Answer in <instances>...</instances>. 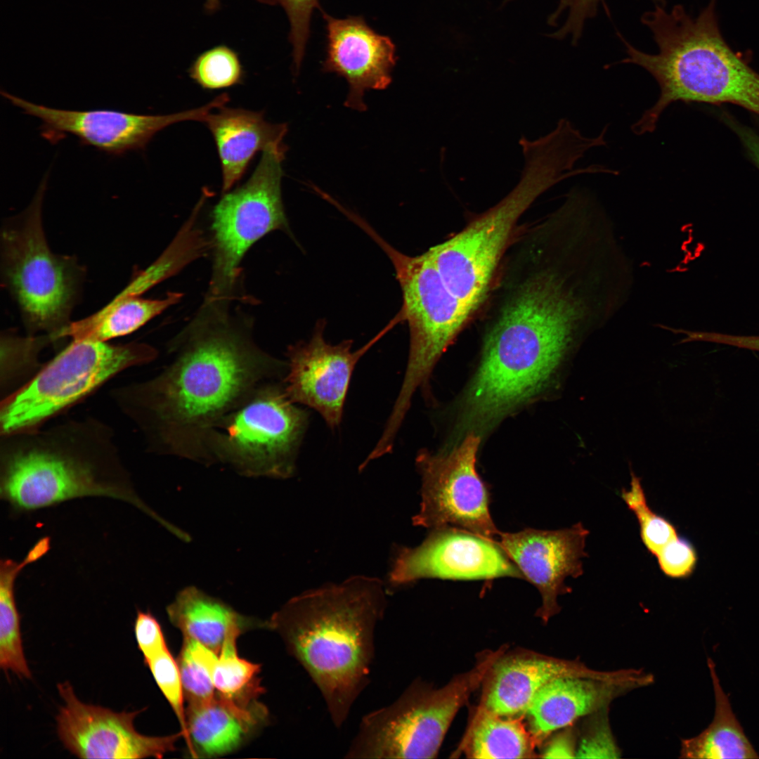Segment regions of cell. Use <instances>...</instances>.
<instances>
[{
  "mask_svg": "<svg viewBox=\"0 0 759 759\" xmlns=\"http://www.w3.org/2000/svg\"><path fill=\"white\" fill-rule=\"evenodd\" d=\"M623 306L609 271L590 258L558 254L522 283L487 334L463 423L483 428L544 390L562 363Z\"/></svg>",
  "mask_w": 759,
  "mask_h": 759,
  "instance_id": "cell-1",
  "label": "cell"
},
{
  "mask_svg": "<svg viewBox=\"0 0 759 759\" xmlns=\"http://www.w3.org/2000/svg\"><path fill=\"white\" fill-rule=\"evenodd\" d=\"M172 349L174 359L157 375L111 394L151 449L209 464L211 429L257 388L284 376L287 362L221 321L195 324Z\"/></svg>",
  "mask_w": 759,
  "mask_h": 759,
  "instance_id": "cell-2",
  "label": "cell"
},
{
  "mask_svg": "<svg viewBox=\"0 0 759 759\" xmlns=\"http://www.w3.org/2000/svg\"><path fill=\"white\" fill-rule=\"evenodd\" d=\"M386 605L382 581L356 576L294 597L266 624L318 688L337 727L369 681Z\"/></svg>",
  "mask_w": 759,
  "mask_h": 759,
  "instance_id": "cell-3",
  "label": "cell"
},
{
  "mask_svg": "<svg viewBox=\"0 0 759 759\" xmlns=\"http://www.w3.org/2000/svg\"><path fill=\"white\" fill-rule=\"evenodd\" d=\"M1 436L0 496L11 512L105 497L160 518L135 492L112 433L104 424L86 418Z\"/></svg>",
  "mask_w": 759,
  "mask_h": 759,
  "instance_id": "cell-4",
  "label": "cell"
},
{
  "mask_svg": "<svg viewBox=\"0 0 759 759\" xmlns=\"http://www.w3.org/2000/svg\"><path fill=\"white\" fill-rule=\"evenodd\" d=\"M716 0H711L697 17L682 5H654L644 12L641 22L651 31L656 53L640 51L621 39L626 57L619 63L633 64L648 72L657 82L660 94L631 126L636 135L652 133L666 109L673 103H729L759 115V74L745 63L724 41L716 20Z\"/></svg>",
  "mask_w": 759,
  "mask_h": 759,
  "instance_id": "cell-5",
  "label": "cell"
},
{
  "mask_svg": "<svg viewBox=\"0 0 759 759\" xmlns=\"http://www.w3.org/2000/svg\"><path fill=\"white\" fill-rule=\"evenodd\" d=\"M522 154L524 167L513 189L461 231L426 252L448 288L473 312L488 291L517 221L540 195L568 178L564 162L553 150L530 145Z\"/></svg>",
  "mask_w": 759,
  "mask_h": 759,
  "instance_id": "cell-6",
  "label": "cell"
},
{
  "mask_svg": "<svg viewBox=\"0 0 759 759\" xmlns=\"http://www.w3.org/2000/svg\"><path fill=\"white\" fill-rule=\"evenodd\" d=\"M47 176L28 207L2 226L1 274L27 335H50L56 342L72 322L86 270L73 256L55 254L48 247L41 216Z\"/></svg>",
  "mask_w": 759,
  "mask_h": 759,
  "instance_id": "cell-7",
  "label": "cell"
},
{
  "mask_svg": "<svg viewBox=\"0 0 759 759\" xmlns=\"http://www.w3.org/2000/svg\"><path fill=\"white\" fill-rule=\"evenodd\" d=\"M356 223L388 255L402 290L403 306L398 316L408 324L409 355L400 391L387 420L391 427L398 428L414 393L427 382L437 360L474 312L448 288L426 252L404 254L362 219Z\"/></svg>",
  "mask_w": 759,
  "mask_h": 759,
  "instance_id": "cell-8",
  "label": "cell"
},
{
  "mask_svg": "<svg viewBox=\"0 0 759 759\" xmlns=\"http://www.w3.org/2000/svg\"><path fill=\"white\" fill-rule=\"evenodd\" d=\"M492 653L444 687L411 684L391 704L362 718L348 758H433L458 710L498 659Z\"/></svg>",
  "mask_w": 759,
  "mask_h": 759,
  "instance_id": "cell-9",
  "label": "cell"
},
{
  "mask_svg": "<svg viewBox=\"0 0 759 759\" xmlns=\"http://www.w3.org/2000/svg\"><path fill=\"white\" fill-rule=\"evenodd\" d=\"M308 423L309 412L290 401L282 382L266 383L211 429L210 463L247 476L290 477Z\"/></svg>",
  "mask_w": 759,
  "mask_h": 759,
  "instance_id": "cell-10",
  "label": "cell"
},
{
  "mask_svg": "<svg viewBox=\"0 0 759 759\" xmlns=\"http://www.w3.org/2000/svg\"><path fill=\"white\" fill-rule=\"evenodd\" d=\"M157 351L145 343L72 342L27 382L1 403V435L39 427L119 372L152 361Z\"/></svg>",
  "mask_w": 759,
  "mask_h": 759,
  "instance_id": "cell-11",
  "label": "cell"
},
{
  "mask_svg": "<svg viewBox=\"0 0 759 759\" xmlns=\"http://www.w3.org/2000/svg\"><path fill=\"white\" fill-rule=\"evenodd\" d=\"M286 151L285 144L265 149L248 181L226 192L215 205L213 294L231 287L242 258L256 241L271 231L287 229L281 194Z\"/></svg>",
  "mask_w": 759,
  "mask_h": 759,
  "instance_id": "cell-12",
  "label": "cell"
},
{
  "mask_svg": "<svg viewBox=\"0 0 759 759\" xmlns=\"http://www.w3.org/2000/svg\"><path fill=\"white\" fill-rule=\"evenodd\" d=\"M479 443V436L472 432L446 453L417 456L422 502L414 525L454 526L497 541L500 532L490 514L489 491L476 469Z\"/></svg>",
  "mask_w": 759,
  "mask_h": 759,
  "instance_id": "cell-13",
  "label": "cell"
},
{
  "mask_svg": "<svg viewBox=\"0 0 759 759\" xmlns=\"http://www.w3.org/2000/svg\"><path fill=\"white\" fill-rule=\"evenodd\" d=\"M1 93L24 113L39 118L42 122V134L50 141L72 134L82 144L112 155L144 150L157 132L173 124L188 120L204 122L214 109L229 100L224 93L197 108L169 115H138L112 110L56 109L31 103L4 91Z\"/></svg>",
  "mask_w": 759,
  "mask_h": 759,
  "instance_id": "cell-14",
  "label": "cell"
},
{
  "mask_svg": "<svg viewBox=\"0 0 759 759\" xmlns=\"http://www.w3.org/2000/svg\"><path fill=\"white\" fill-rule=\"evenodd\" d=\"M500 577L525 579L497 541L443 526L432 529L416 547H397L389 583L397 588L426 578L490 580Z\"/></svg>",
  "mask_w": 759,
  "mask_h": 759,
  "instance_id": "cell-15",
  "label": "cell"
},
{
  "mask_svg": "<svg viewBox=\"0 0 759 759\" xmlns=\"http://www.w3.org/2000/svg\"><path fill=\"white\" fill-rule=\"evenodd\" d=\"M389 324L362 347L352 351L353 341L337 344L323 336L325 323L319 321L311 337L287 349V370L282 379L284 391L293 403L317 411L331 429L342 420L354 368L361 357L393 327Z\"/></svg>",
  "mask_w": 759,
  "mask_h": 759,
  "instance_id": "cell-16",
  "label": "cell"
},
{
  "mask_svg": "<svg viewBox=\"0 0 759 759\" xmlns=\"http://www.w3.org/2000/svg\"><path fill=\"white\" fill-rule=\"evenodd\" d=\"M64 704L56 716L57 733L71 753L80 758H161L175 749L182 731L164 737L145 736L134 727L142 711L115 712L81 701L69 682L58 685Z\"/></svg>",
  "mask_w": 759,
  "mask_h": 759,
  "instance_id": "cell-17",
  "label": "cell"
},
{
  "mask_svg": "<svg viewBox=\"0 0 759 759\" xmlns=\"http://www.w3.org/2000/svg\"><path fill=\"white\" fill-rule=\"evenodd\" d=\"M589 531L581 522L557 530L526 528L517 533L500 532L497 542L521 571L524 578L538 590L542 606L536 612L546 623L559 613L557 597L569 593V577L583 573L582 559Z\"/></svg>",
  "mask_w": 759,
  "mask_h": 759,
  "instance_id": "cell-18",
  "label": "cell"
},
{
  "mask_svg": "<svg viewBox=\"0 0 759 759\" xmlns=\"http://www.w3.org/2000/svg\"><path fill=\"white\" fill-rule=\"evenodd\" d=\"M320 11L326 30L322 70L344 77L349 84L345 105L365 111V91L384 89L391 82L398 58L396 46L390 37L370 27L363 16L336 18Z\"/></svg>",
  "mask_w": 759,
  "mask_h": 759,
  "instance_id": "cell-19",
  "label": "cell"
},
{
  "mask_svg": "<svg viewBox=\"0 0 759 759\" xmlns=\"http://www.w3.org/2000/svg\"><path fill=\"white\" fill-rule=\"evenodd\" d=\"M653 682L654 676L644 670L617 679L584 676L555 678L537 692L526 713L530 732L536 743L540 742L552 732L609 708L618 697Z\"/></svg>",
  "mask_w": 759,
  "mask_h": 759,
  "instance_id": "cell-20",
  "label": "cell"
},
{
  "mask_svg": "<svg viewBox=\"0 0 759 759\" xmlns=\"http://www.w3.org/2000/svg\"><path fill=\"white\" fill-rule=\"evenodd\" d=\"M633 669L601 671L578 659L540 655H517L495 662L484 707L503 717L526 714L537 692L550 681L564 676L617 679L632 676Z\"/></svg>",
  "mask_w": 759,
  "mask_h": 759,
  "instance_id": "cell-21",
  "label": "cell"
},
{
  "mask_svg": "<svg viewBox=\"0 0 759 759\" xmlns=\"http://www.w3.org/2000/svg\"><path fill=\"white\" fill-rule=\"evenodd\" d=\"M205 123L214 138L222 173V191L228 192L245 173L259 150L284 144L286 124L267 122L263 112L243 108H218Z\"/></svg>",
  "mask_w": 759,
  "mask_h": 759,
  "instance_id": "cell-22",
  "label": "cell"
},
{
  "mask_svg": "<svg viewBox=\"0 0 759 759\" xmlns=\"http://www.w3.org/2000/svg\"><path fill=\"white\" fill-rule=\"evenodd\" d=\"M266 716V708L259 702L245 707L217 693L207 701L188 703L184 738L191 756L233 752Z\"/></svg>",
  "mask_w": 759,
  "mask_h": 759,
  "instance_id": "cell-23",
  "label": "cell"
},
{
  "mask_svg": "<svg viewBox=\"0 0 759 759\" xmlns=\"http://www.w3.org/2000/svg\"><path fill=\"white\" fill-rule=\"evenodd\" d=\"M167 613L185 638L197 641L217 654L232 628L246 630L252 624L250 618L195 586L179 591Z\"/></svg>",
  "mask_w": 759,
  "mask_h": 759,
  "instance_id": "cell-24",
  "label": "cell"
},
{
  "mask_svg": "<svg viewBox=\"0 0 759 759\" xmlns=\"http://www.w3.org/2000/svg\"><path fill=\"white\" fill-rule=\"evenodd\" d=\"M179 293L170 292L162 299H145L119 293L105 306L59 332L57 339L108 342L130 334L178 301Z\"/></svg>",
  "mask_w": 759,
  "mask_h": 759,
  "instance_id": "cell-25",
  "label": "cell"
},
{
  "mask_svg": "<svg viewBox=\"0 0 759 759\" xmlns=\"http://www.w3.org/2000/svg\"><path fill=\"white\" fill-rule=\"evenodd\" d=\"M715 695V714L711 723L696 737L681 741L682 758H758L734 713L715 671L708 658Z\"/></svg>",
  "mask_w": 759,
  "mask_h": 759,
  "instance_id": "cell-26",
  "label": "cell"
},
{
  "mask_svg": "<svg viewBox=\"0 0 759 759\" xmlns=\"http://www.w3.org/2000/svg\"><path fill=\"white\" fill-rule=\"evenodd\" d=\"M41 557L40 551L32 547L20 562L11 559L0 562V666L6 673L11 670L25 678L31 677V672L24 654L15 584L21 571Z\"/></svg>",
  "mask_w": 759,
  "mask_h": 759,
  "instance_id": "cell-27",
  "label": "cell"
},
{
  "mask_svg": "<svg viewBox=\"0 0 759 759\" xmlns=\"http://www.w3.org/2000/svg\"><path fill=\"white\" fill-rule=\"evenodd\" d=\"M495 714L484 707L475 719L466 744L474 758H527L533 757L536 744L519 719Z\"/></svg>",
  "mask_w": 759,
  "mask_h": 759,
  "instance_id": "cell-28",
  "label": "cell"
},
{
  "mask_svg": "<svg viewBox=\"0 0 759 759\" xmlns=\"http://www.w3.org/2000/svg\"><path fill=\"white\" fill-rule=\"evenodd\" d=\"M243 628L235 627L228 633L218 654L214 670V684L216 693L245 707L258 702L264 692L259 674L261 666L239 656L237 639Z\"/></svg>",
  "mask_w": 759,
  "mask_h": 759,
  "instance_id": "cell-29",
  "label": "cell"
},
{
  "mask_svg": "<svg viewBox=\"0 0 759 759\" xmlns=\"http://www.w3.org/2000/svg\"><path fill=\"white\" fill-rule=\"evenodd\" d=\"M218 654L197 641L185 638L177 660L185 699L197 703L214 697V670Z\"/></svg>",
  "mask_w": 759,
  "mask_h": 759,
  "instance_id": "cell-30",
  "label": "cell"
},
{
  "mask_svg": "<svg viewBox=\"0 0 759 759\" xmlns=\"http://www.w3.org/2000/svg\"><path fill=\"white\" fill-rule=\"evenodd\" d=\"M629 490L623 488L621 498L637 519L642 540L649 552L656 557L678 538L675 527L666 519L657 514L647 504L641 479L630 472Z\"/></svg>",
  "mask_w": 759,
  "mask_h": 759,
  "instance_id": "cell-31",
  "label": "cell"
},
{
  "mask_svg": "<svg viewBox=\"0 0 759 759\" xmlns=\"http://www.w3.org/2000/svg\"><path fill=\"white\" fill-rule=\"evenodd\" d=\"M190 77L205 90H217L241 84L245 71L238 53L221 44L197 56L188 70Z\"/></svg>",
  "mask_w": 759,
  "mask_h": 759,
  "instance_id": "cell-32",
  "label": "cell"
},
{
  "mask_svg": "<svg viewBox=\"0 0 759 759\" xmlns=\"http://www.w3.org/2000/svg\"><path fill=\"white\" fill-rule=\"evenodd\" d=\"M53 342L50 335L40 334L21 337L5 332L1 337V381L9 384L11 379L20 378L27 370L35 368L38 353L49 343Z\"/></svg>",
  "mask_w": 759,
  "mask_h": 759,
  "instance_id": "cell-33",
  "label": "cell"
},
{
  "mask_svg": "<svg viewBox=\"0 0 759 759\" xmlns=\"http://www.w3.org/2000/svg\"><path fill=\"white\" fill-rule=\"evenodd\" d=\"M609 708L588 716L578 730L576 758H618L621 751L611 729L608 718Z\"/></svg>",
  "mask_w": 759,
  "mask_h": 759,
  "instance_id": "cell-34",
  "label": "cell"
},
{
  "mask_svg": "<svg viewBox=\"0 0 759 759\" xmlns=\"http://www.w3.org/2000/svg\"><path fill=\"white\" fill-rule=\"evenodd\" d=\"M514 0H505L507 3ZM654 5L666 7V0H650ZM604 0H559L557 8L549 15L547 24L557 26L562 15L566 18L563 25L552 33L554 39L560 40L570 37L571 44L577 45L580 41L586 22L595 18L600 4Z\"/></svg>",
  "mask_w": 759,
  "mask_h": 759,
  "instance_id": "cell-35",
  "label": "cell"
},
{
  "mask_svg": "<svg viewBox=\"0 0 759 759\" xmlns=\"http://www.w3.org/2000/svg\"><path fill=\"white\" fill-rule=\"evenodd\" d=\"M270 6H281L289 20L288 39L292 51V67L297 74L305 55L306 46L311 34V20L316 8H320L319 0H257Z\"/></svg>",
  "mask_w": 759,
  "mask_h": 759,
  "instance_id": "cell-36",
  "label": "cell"
},
{
  "mask_svg": "<svg viewBox=\"0 0 759 759\" xmlns=\"http://www.w3.org/2000/svg\"><path fill=\"white\" fill-rule=\"evenodd\" d=\"M186 732L185 696L177 661L167 649L145 663Z\"/></svg>",
  "mask_w": 759,
  "mask_h": 759,
  "instance_id": "cell-37",
  "label": "cell"
},
{
  "mask_svg": "<svg viewBox=\"0 0 759 759\" xmlns=\"http://www.w3.org/2000/svg\"><path fill=\"white\" fill-rule=\"evenodd\" d=\"M663 573L673 578H685L694 572L698 560L695 547L688 540L679 538L656 557Z\"/></svg>",
  "mask_w": 759,
  "mask_h": 759,
  "instance_id": "cell-38",
  "label": "cell"
},
{
  "mask_svg": "<svg viewBox=\"0 0 759 759\" xmlns=\"http://www.w3.org/2000/svg\"><path fill=\"white\" fill-rule=\"evenodd\" d=\"M134 633L145 663L168 649L160 623L149 611H137Z\"/></svg>",
  "mask_w": 759,
  "mask_h": 759,
  "instance_id": "cell-39",
  "label": "cell"
},
{
  "mask_svg": "<svg viewBox=\"0 0 759 759\" xmlns=\"http://www.w3.org/2000/svg\"><path fill=\"white\" fill-rule=\"evenodd\" d=\"M578 730L573 725L562 728L545 746L541 757L545 758H576Z\"/></svg>",
  "mask_w": 759,
  "mask_h": 759,
  "instance_id": "cell-40",
  "label": "cell"
},
{
  "mask_svg": "<svg viewBox=\"0 0 759 759\" xmlns=\"http://www.w3.org/2000/svg\"><path fill=\"white\" fill-rule=\"evenodd\" d=\"M729 124L735 131L750 157L759 169V130L741 125L732 120Z\"/></svg>",
  "mask_w": 759,
  "mask_h": 759,
  "instance_id": "cell-41",
  "label": "cell"
},
{
  "mask_svg": "<svg viewBox=\"0 0 759 759\" xmlns=\"http://www.w3.org/2000/svg\"><path fill=\"white\" fill-rule=\"evenodd\" d=\"M736 344L740 349L759 352V335H739L736 339Z\"/></svg>",
  "mask_w": 759,
  "mask_h": 759,
  "instance_id": "cell-42",
  "label": "cell"
},
{
  "mask_svg": "<svg viewBox=\"0 0 759 759\" xmlns=\"http://www.w3.org/2000/svg\"><path fill=\"white\" fill-rule=\"evenodd\" d=\"M220 0H206L205 8L208 13H214L220 8Z\"/></svg>",
  "mask_w": 759,
  "mask_h": 759,
  "instance_id": "cell-43",
  "label": "cell"
}]
</instances>
